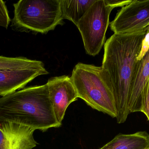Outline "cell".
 Instances as JSON below:
<instances>
[{"label":"cell","mask_w":149,"mask_h":149,"mask_svg":"<svg viewBox=\"0 0 149 149\" xmlns=\"http://www.w3.org/2000/svg\"><path fill=\"white\" fill-rule=\"evenodd\" d=\"M149 26L138 32L114 34L104 44L102 67L113 89L119 124L130 114L129 103L140 61L137 58Z\"/></svg>","instance_id":"1"},{"label":"cell","mask_w":149,"mask_h":149,"mask_svg":"<svg viewBox=\"0 0 149 149\" xmlns=\"http://www.w3.org/2000/svg\"><path fill=\"white\" fill-rule=\"evenodd\" d=\"M0 121L44 131L59 127L47 84L24 88L0 97Z\"/></svg>","instance_id":"2"},{"label":"cell","mask_w":149,"mask_h":149,"mask_svg":"<svg viewBox=\"0 0 149 149\" xmlns=\"http://www.w3.org/2000/svg\"><path fill=\"white\" fill-rule=\"evenodd\" d=\"M70 78L79 98L93 109L116 118L117 110L112 85L101 66L78 63Z\"/></svg>","instance_id":"3"},{"label":"cell","mask_w":149,"mask_h":149,"mask_svg":"<svg viewBox=\"0 0 149 149\" xmlns=\"http://www.w3.org/2000/svg\"><path fill=\"white\" fill-rule=\"evenodd\" d=\"M12 29L46 34L62 24L60 0H20L13 4Z\"/></svg>","instance_id":"4"},{"label":"cell","mask_w":149,"mask_h":149,"mask_svg":"<svg viewBox=\"0 0 149 149\" xmlns=\"http://www.w3.org/2000/svg\"><path fill=\"white\" fill-rule=\"evenodd\" d=\"M113 9L105 0H96L79 21L77 27L87 54H99L106 43V34Z\"/></svg>","instance_id":"5"},{"label":"cell","mask_w":149,"mask_h":149,"mask_svg":"<svg viewBox=\"0 0 149 149\" xmlns=\"http://www.w3.org/2000/svg\"><path fill=\"white\" fill-rule=\"evenodd\" d=\"M114 34L138 32L149 26V0L132 1L117 13L109 23Z\"/></svg>","instance_id":"6"},{"label":"cell","mask_w":149,"mask_h":149,"mask_svg":"<svg viewBox=\"0 0 149 149\" xmlns=\"http://www.w3.org/2000/svg\"><path fill=\"white\" fill-rule=\"evenodd\" d=\"M47 85L56 119L61 126L66 109L79 98L77 92L70 77L66 75L51 78Z\"/></svg>","instance_id":"7"},{"label":"cell","mask_w":149,"mask_h":149,"mask_svg":"<svg viewBox=\"0 0 149 149\" xmlns=\"http://www.w3.org/2000/svg\"><path fill=\"white\" fill-rule=\"evenodd\" d=\"M35 130L17 123L0 121V149H32L37 143Z\"/></svg>","instance_id":"8"},{"label":"cell","mask_w":149,"mask_h":149,"mask_svg":"<svg viewBox=\"0 0 149 149\" xmlns=\"http://www.w3.org/2000/svg\"><path fill=\"white\" fill-rule=\"evenodd\" d=\"M49 73L45 67L19 70H0V97L23 89L37 77Z\"/></svg>","instance_id":"9"},{"label":"cell","mask_w":149,"mask_h":149,"mask_svg":"<svg viewBox=\"0 0 149 149\" xmlns=\"http://www.w3.org/2000/svg\"><path fill=\"white\" fill-rule=\"evenodd\" d=\"M149 79V50L140 60L129 103L130 113L141 112L143 94Z\"/></svg>","instance_id":"10"},{"label":"cell","mask_w":149,"mask_h":149,"mask_svg":"<svg viewBox=\"0 0 149 149\" xmlns=\"http://www.w3.org/2000/svg\"><path fill=\"white\" fill-rule=\"evenodd\" d=\"M149 147V134L146 131L133 134H119L100 149H146Z\"/></svg>","instance_id":"11"},{"label":"cell","mask_w":149,"mask_h":149,"mask_svg":"<svg viewBox=\"0 0 149 149\" xmlns=\"http://www.w3.org/2000/svg\"><path fill=\"white\" fill-rule=\"evenodd\" d=\"M95 1L60 0L63 18L68 19L77 26L79 21Z\"/></svg>","instance_id":"12"},{"label":"cell","mask_w":149,"mask_h":149,"mask_svg":"<svg viewBox=\"0 0 149 149\" xmlns=\"http://www.w3.org/2000/svg\"><path fill=\"white\" fill-rule=\"evenodd\" d=\"M45 67L42 61L24 57H8L0 56V70H19Z\"/></svg>","instance_id":"13"},{"label":"cell","mask_w":149,"mask_h":149,"mask_svg":"<svg viewBox=\"0 0 149 149\" xmlns=\"http://www.w3.org/2000/svg\"><path fill=\"white\" fill-rule=\"evenodd\" d=\"M11 21L6 2L0 0V27L8 29Z\"/></svg>","instance_id":"14"},{"label":"cell","mask_w":149,"mask_h":149,"mask_svg":"<svg viewBox=\"0 0 149 149\" xmlns=\"http://www.w3.org/2000/svg\"><path fill=\"white\" fill-rule=\"evenodd\" d=\"M141 112L145 115L149 121V79L143 94Z\"/></svg>","instance_id":"15"},{"label":"cell","mask_w":149,"mask_h":149,"mask_svg":"<svg viewBox=\"0 0 149 149\" xmlns=\"http://www.w3.org/2000/svg\"><path fill=\"white\" fill-rule=\"evenodd\" d=\"M149 50V30L144 37L142 44L141 51L137 58V60H141L145 56V54Z\"/></svg>","instance_id":"16"},{"label":"cell","mask_w":149,"mask_h":149,"mask_svg":"<svg viewBox=\"0 0 149 149\" xmlns=\"http://www.w3.org/2000/svg\"><path fill=\"white\" fill-rule=\"evenodd\" d=\"M107 4L110 6L113 9L119 7H124L131 3L132 1H118V0H105Z\"/></svg>","instance_id":"17"},{"label":"cell","mask_w":149,"mask_h":149,"mask_svg":"<svg viewBox=\"0 0 149 149\" xmlns=\"http://www.w3.org/2000/svg\"><path fill=\"white\" fill-rule=\"evenodd\" d=\"M146 149H149V147H148V148Z\"/></svg>","instance_id":"18"}]
</instances>
